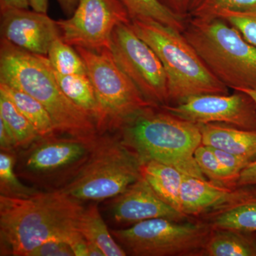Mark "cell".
<instances>
[{
  "mask_svg": "<svg viewBox=\"0 0 256 256\" xmlns=\"http://www.w3.org/2000/svg\"><path fill=\"white\" fill-rule=\"evenodd\" d=\"M198 168L212 182L230 188H237V181L228 174L220 162L212 148L201 144L194 153Z\"/></svg>",
  "mask_w": 256,
  "mask_h": 256,
  "instance_id": "4316f807",
  "label": "cell"
},
{
  "mask_svg": "<svg viewBox=\"0 0 256 256\" xmlns=\"http://www.w3.org/2000/svg\"><path fill=\"white\" fill-rule=\"evenodd\" d=\"M256 184V159L245 168L239 176L237 188Z\"/></svg>",
  "mask_w": 256,
  "mask_h": 256,
  "instance_id": "836d02e7",
  "label": "cell"
},
{
  "mask_svg": "<svg viewBox=\"0 0 256 256\" xmlns=\"http://www.w3.org/2000/svg\"><path fill=\"white\" fill-rule=\"evenodd\" d=\"M204 94L173 105L160 106L180 118L196 124H222L256 130V104L246 92Z\"/></svg>",
  "mask_w": 256,
  "mask_h": 256,
  "instance_id": "7c38bea8",
  "label": "cell"
},
{
  "mask_svg": "<svg viewBox=\"0 0 256 256\" xmlns=\"http://www.w3.org/2000/svg\"><path fill=\"white\" fill-rule=\"evenodd\" d=\"M32 10L38 12L47 14L48 11V0H28Z\"/></svg>",
  "mask_w": 256,
  "mask_h": 256,
  "instance_id": "8d00e7d4",
  "label": "cell"
},
{
  "mask_svg": "<svg viewBox=\"0 0 256 256\" xmlns=\"http://www.w3.org/2000/svg\"><path fill=\"white\" fill-rule=\"evenodd\" d=\"M213 228L205 222L153 218L111 230L116 240L136 256H204Z\"/></svg>",
  "mask_w": 256,
  "mask_h": 256,
  "instance_id": "9c48e42d",
  "label": "cell"
},
{
  "mask_svg": "<svg viewBox=\"0 0 256 256\" xmlns=\"http://www.w3.org/2000/svg\"><path fill=\"white\" fill-rule=\"evenodd\" d=\"M18 152H0V195L10 197H28L40 191L26 186L16 174Z\"/></svg>",
  "mask_w": 256,
  "mask_h": 256,
  "instance_id": "d4e9b609",
  "label": "cell"
},
{
  "mask_svg": "<svg viewBox=\"0 0 256 256\" xmlns=\"http://www.w3.org/2000/svg\"><path fill=\"white\" fill-rule=\"evenodd\" d=\"M28 0H0V10L10 9L28 10Z\"/></svg>",
  "mask_w": 256,
  "mask_h": 256,
  "instance_id": "e575fe53",
  "label": "cell"
},
{
  "mask_svg": "<svg viewBox=\"0 0 256 256\" xmlns=\"http://www.w3.org/2000/svg\"><path fill=\"white\" fill-rule=\"evenodd\" d=\"M256 233L230 229H213L204 256H256Z\"/></svg>",
  "mask_w": 256,
  "mask_h": 256,
  "instance_id": "d6986e66",
  "label": "cell"
},
{
  "mask_svg": "<svg viewBox=\"0 0 256 256\" xmlns=\"http://www.w3.org/2000/svg\"><path fill=\"white\" fill-rule=\"evenodd\" d=\"M98 136L80 138L56 134L38 138L26 149L18 152L16 174L40 188L50 190L64 188L86 163Z\"/></svg>",
  "mask_w": 256,
  "mask_h": 256,
  "instance_id": "ba28073f",
  "label": "cell"
},
{
  "mask_svg": "<svg viewBox=\"0 0 256 256\" xmlns=\"http://www.w3.org/2000/svg\"><path fill=\"white\" fill-rule=\"evenodd\" d=\"M30 256H75L68 242L64 239L54 238L36 248Z\"/></svg>",
  "mask_w": 256,
  "mask_h": 256,
  "instance_id": "4dcf8cb0",
  "label": "cell"
},
{
  "mask_svg": "<svg viewBox=\"0 0 256 256\" xmlns=\"http://www.w3.org/2000/svg\"><path fill=\"white\" fill-rule=\"evenodd\" d=\"M182 33L224 85L256 90V47L236 28L220 18L192 16Z\"/></svg>",
  "mask_w": 256,
  "mask_h": 256,
  "instance_id": "5b68a950",
  "label": "cell"
},
{
  "mask_svg": "<svg viewBox=\"0 0 256 256\" xmlns=\"http://www.w3.org/2000/svg\"><path fill=\"white\" fill-rule=\"evenodd\" d=\"M0 47V82L40 101L58 134L80 138L99 136L94 120L62 92L48 57L30 53L2 38Z\"/></svg>",
  "mask_w": 256,
  "mask_h": 256,
  "instance_id": "7a4b0ae2",
  "label": "cell"
},
{
  "mask_svg": "<svg viewBox=\"0 0 256 256\" xmlns=\"http://www.w3.org/2000/svg\"><path fill=\"white\" fill-rule=\"evenodd\" d=\"M235 190L184 174L180 190L182 212L188 217L208 213L233 198Z\"/></svg>",
  "mask_w": 256,
  "mask_h": 256,
  "instance_id": "2e32d148",
  "label": "cell"
},
{
  "mask_svg": "<svg viewBox=\"0 0 256 256\" xmlns=\"http://www.w3.org/2000/svg\"><path fill=\"white\" fill-rule=\"evenodd\" d=\"M141 165L117 133L100 134L86 163L60 190L80 202L114 198L142 176Z\"/></svg>",
  "mask_w": 256,
  "mask_h": 256,
  "instance_id": "8992f818",
  "label": "cell"
},
{
  "mask_svg": "<svg viewBox=\"0 0 256 256\" xmlns=\"http://www.w3.org/2000/svg\"><path fill=\"white\" fill-rule=\"evenodd\" d=\"M207 214L213 229L256 233V184L237 188L232 200Z\"/></svg>",
  "mask_w": 256,
  "mask_h": 256,
  "instance_id": "9a60e30c",
  "label": "cell"
},
{
  "mask_svg": "<svg viewBox=\"0 0 256 256\" xmlns=\"http://www.w3.org/2000/svg\"><path fill=\"white\" fill-rule=\"evenodd\" d=\"M111 214L119 224H134L153 218L185 222L188 216L163 201L141 176L114 198Z\"/></svg>",
  "mask_w": 256,
  "mask_h": 256,
  "instance_id": "5bb4252c",
  "label": "cell"
},
{
  "mask_svg": "<svg viewBox=\"0 0 256 256\" xmlns=\"http://www.w3.org/2000/svg\"><path fill=\"white\" fill-rule=\"evenodd\" d=\"M130 24L164 66L169 82V105L193 96L228 94V88L210 72L182 32L150 18H134Z\"/></svg>",
  "mask_w": 256,
  "mask_h": 256,
  "instance_id": "277c9868",
  "label": "cell"
},
{
  "mask_svg": "<svg viewBox=\"0 0 256 256\" xmlns=\"http://www.w3.org/2000/svg\"><path fill=\"white\" fill-rule=\"evenodd\" d=\"M62 92L74 104L85 111L95 122L99 118V106L92 80L88 74L62 75L54 70Z\"/></svg>",
  "mask_w": 256,
  "mask_h": 256,
  "instance_id": "7402d4cb",
  "label": "cell"
},
{
  "mask_svg": "<svg viewBox=\"0 0 256 256\" xmlns=\"http://www.w3.org/2000/svg\"><path fill=\"white\" fill-rule=\"evenodd\" d=\"M223 10L239 12L256 10V0H195L188 18L212 16L216 12Z\"/></svg>",
  "mask_w": 256,
  "mask_h": 256,
  "instance_id": "83f0119b",
  "label": "cell"
},
{
  "mask_svg": "<svg viewBox=\"0 0 256 256\" xmlns=\"http://www.w3.org/2000/svg\"><path fill=\"white\" fill-rule=\"evenodd\" d=\"M198 124L202 144L252 160L256 159V130L222 124Z\"/></svg>",
  "mask_w": 256,
  "mask_h": 256,
  "instance_id": "e0dca14e",
  "label": "cell"
},
{
  "mask_svg": "<svg viewBox=\"0 0 256 256\" xmlns=\"http://www.w3.org/2000/svg\"><path fill=\"white\" fill-rule=\"evenodd\" d=\"M78 230L88 242L96 244L105 256H124L127 252L114 238L101 216L97 204L84 208L79 218Z\"/></svg>",
  "mask_w": 256,
  "mask_h": 256,
  "instance_id": "ffe728a7",
  "label": "cell"
},
{
  "mask_svg": "<svg viewBox=\"0 0 256 256\" xmlns=\"http://www.w3.org/2000/svg\"><path fill=\"white\" fill-rule=\"evenodd\" d=\"M0 148L1 151H18L14 133L2 119H0Z\"/></svg>",
  "mask_w": 256,
  "mask_h": 256,
  "instance_id": "1f68e13d",
  "label": "cell"
},
{
  "mask_svg": "<svg viewBox=\"0 0 256 256\" xmlns=\"http://www.w3.org/2000/svg\"><path fill=\"white\" fill-rule=\"evenodd\" d=\"M212 18H222L236 28L247 42L256 47V10L244 12L220 10Z\"/></svg>",
  "mask_w": 256,
  "mask_h": 256,
  "instance_id": "f1b7e54d",
  "label": "cell"
},
{
  "mask_svg": "<svg viewBox=\"0 0 256 256\" xmlns=\"http://www.w3.org/2000/svg\"><path fill=\"white\" fill-rule=\"evenodd\" d=\"M52 68L62 75L88 74L86 66L82 57L72 45L58 37L52 43L48 56Z\"/></svg>",
  "mask_w": 256,
  "mask_h": 256,
  "instance_id": "484cf974",
  "label": "cell"
},
{
  "mask_svg": "<svg viewBox=\"0 0 256 256\" xmlns=\"http://www.w3.org/2000/svg\"><path fill=\"white\" fill-rule=\"evenodd\" d=\"M86 66L99 106V134L116 132L130 119L152 106L114 62L110 50L76 47Z\"/></svg>",
  "mask_w": 256,
  "mask_h": 256,
  "instance_id": "52a82bcc",
  "label": "cell"
},
{
  "mask_svg": "<svg viewBox=\"0 0 256 256\" xmlns=\"http://www.w3.org/2000/svg\"><path fill=\"white\" fill-rule=\"evenodd\" d=\"M0 92L6 96L31 122L41 138L56 136L54 124L44 106L28 92L0 82Z\"/></svg>",
  "mask_w": 256,
  "mask_h": 256,
  "instance_id": "44dd1931",
  "label": "cell"
},
{
  "mask_svg": "<svg viewBox=\"0 0 256 256\" xmlns=\"http://www.w3.org/2000/svg\"><path fill=\"white\" fill-rule=\"evenodd\" d=\"M0 119L2 120L14 133L18 150L26 149L41 138L31 122L20 112L12 101L1 92Z\"/></svg>",
  "mask_w": 256,
  "mask_h": 256,
  "instance_id": "cb8c5ba5",
  "label": "cell"
},
{
  "mask_svg": "<svg viewBox=\"0 0 256 256\" xmlns=\"http://www.w3.org/2000/svg\"><path fill=\"white\" fill-rule=\"evenodd\" d=\"M80 0H57L66 14L72 15Z\"/></svg>",
  "mask_w": 256,
  "mask_h": 256,
  "instance_id": "d590c367",
  "label": "cell"
},
{
  "mask_svg": "<svg viewBox=\"0 0 256 256\" xmlns=\"http://www.w3.org/2000/svg\"><path fill=\"white\" fill-rule=\"evenodd\" d=\"M166 8L174 14L186 20L190 16V12L194 0H160Z\"/></svg>",
  "mask_w": 256,
  "mask_h": 256,
  "instance_id": "d6a6232c",
  "label": "cell"
},
{
  "mask_svg": "<svg viewBox=\"0 0 256 256\" xmlns=\"http://www.w3.org/2000/svg\"><path fill=\"white\" fill-rule=\"evenodd\" d=\"M1 38L34 54L48 56L52 43L60 36L56 21L44 13L28 10L1 11Z\"/></svg>",
  "mask_w": 256,
  "mask_h": 256,
  "instance_id": "4fadbf2b",
  "label": "cell"
},
{
  "mask_svg": "<svg viewBox=\"0 0 256 256\" xmlns=\"http://www.w3.org/2000/svg\"><path fill=\"white\" fill-rule=\"evenodd\" d=\"M130 23L114 28L109 48L111 55L146 100L156 106L169 105V82L164 66Z\"/></svg>",
  "mask_w": 256,
  "mask_h": 256,
  "instance_id": "30bf717a",
  "label": "cell"
},
{
  "mask_svg": "<svg viewBox=\"0 0 256 256\" xmlns=\"http://www.w3.org/2000/svg\"><path fill=\"white\" fill-rule=\"evenodd\" d=\"M84 208L60 188L28 197L0 195V255L30 256L50 239L67 242Z\"/></svg>",
  "mask_w": 256,
  "mask_h": 256,
  "instance_id": "6da1fadb",
  "label": "cell"
},
{
  "mask_svg": "<svg viewBox=\"0 0 256 256\" xmlns=\"http://www.w3.org/2000/svg\"><path fill=\"white\" fill-rule=\"evenodd\" d=\"M130 21L120 0H80L70 18L56 23L66 43L98 52L109 50L114 28Z\"/></svg>",
  "mask_w": 256,
  "mask_h": 256,
  "instance_id": "8fae6325",
  "label": "cell"
},
{
  "mask_svg": "<svg viewBox=\"0 0 256 256\" xmlns=\"http://www.w3.org/2000/svg\"><path fill=\"white\" fill-rule=\"evenodd\" d=\"M130 20L150 18L183 32L186 20L174 14L160 0H120Z\"/></svg>",
  "mask_w": 256,
  "mask_h": 256,
  "instance_id": "603a6c76",
  "label": "cell"
},
{
  "mask_svg": "<svg viewBox=\"0 0 256 256\" xmlns=\"http://www.w3.org/2000/svg\"><path fill=\"white\" fill-rule=\"evenodd\" d=\"M239 90V92H246V94H247L248 95L250 96V97L254 99V100L255 101L256 104V90H254V89L240 88L238 89V90Z\"/></svg>",
  "mask_w": 256,
  "mask_h": 256,
  "instance_id": "74e56055",
  "label": "cell"
},
{
  "mask_svg": "<svg viewBox=\"0 0 256 256\" xmlns=\"http://www.w3.org/2000/svg\"><path fill=\"white\" fill-rule=\"evenodd\" d=\"M141 174L158 196L182 212L180 190L184 175L183 173L170 165L148 161L141 165Z\"/></svg>",
  "mask_w": 256,
  "mask_h": 256,
  "instance_id": "ac0fdd59",
  "label": "cell"
},
{
  "mask_svg": "<svg viewBox=\"0 0 256 256\" xmlns=\"http://www.w3.org/2000/svg\"><path fill=\"white\" fill-rule=\"evenodd\" d=\"M212 148V146H210ZM216 156L220 160V162L229 174L238 182L239 176L242 170L254 160L249 159L222 150L212 148Z\"/></svg>",
  "mask_w": 256,
  "mask_h": 256,
  "instance_id": "f546056e",
  "label": "cell"
},
{
  "mask_svg": "<svg viewBox=\"0 0 256 256\" xmlns=\"http://www.w3.org/2000/svg\"><path fill=\"white\" fill-rule=\"evenodd\" d=\"M116 133L141 162H158L184 174L207 180L194 158L202 144L200 124L180 118L160 106H152L130 119Z\"/></svg>",
  "mask_w": 256,
  "mask_h": 256,
  "instance_id": "3957f363",
  "label": "cell"
}]
</instances>
